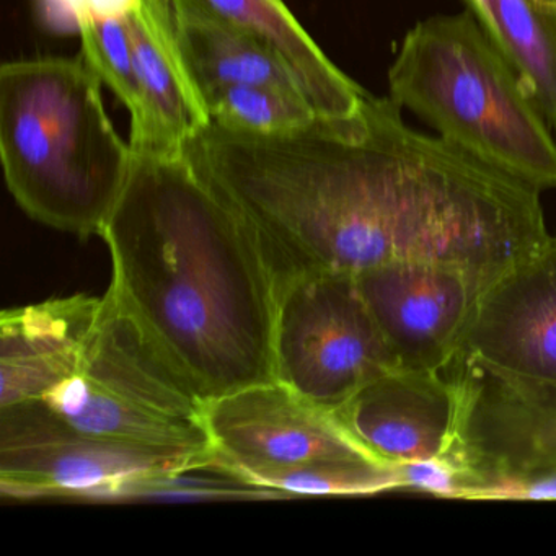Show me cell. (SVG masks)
<instances>
[{
	"label": "cell",
	"mask_w": 556,
	"mask_h": 556,
	"mask_svg": "<svg viewBox=\"0 0 556 556\" xmlns=\"http://www.w3.org/2000/svg\"><path fill=\"white\" fill-rule=\"evenodd\" d=\"M99 237L112 258L110 294L206 402L276 380L275 276L184 152H132Z\"/></svg>",
	"instance_id": "obj_1"
},
{
	"label": "cell",
	"mask_w": 556,
	"mask_h": 556,
	"mask_svg": "<svg viewBox=\"0 0 556 556\" xmlns=\"http://www.w3.org/2000/svg\"><path fill=\"white\" fill-rule=\"evenodd\" d=\"M102 80L79 58L12 61L0 70V157L18 206L38 223L99 236L132 164Z\"/></svg>",
	"instance_id": "obj_2"
},
{
	"label": "cell",
	"mask_w": 556,
	"mask_h": 556,
	"mask_svg": "<svg viewBox=\"0 0 556 556\" xmlns=\"http://www.w3.org/2000/svg\"><path fill=\"white\" fill-rule=\"evenodd\" d=\"M390 99L445 141L539 190L556 187V142L473 12L432 15L400 45Z\"/></svg>",
	"instance_id": "obj_3"
},
{
	"label": "cell",
	"mask_w": 556,
	"mask_h": 556,
	"mask_svg": "<svg viewBox=\"0 0 556 556\" xmlns=\"http://www.w3.org/2000/svg\"><path fill=\"white\" fill-rule=\"evenodd\" d=\"M43 402L105 441L159 454L216 455L206 400L109 291L76 370Z\"/></svg>",
	"instance_id": "obj_4"
},
{
	"label": "cell",
	"mask_w": 556,
	"mask_h": 556,
	"mask_svg": "<svg viewBox=\"0 0 556 556\" xmlns=\"http://www.w3.org/2000/svg\"><path fill=\"white\" fill-rule=\"evenodd\" d=\"M216 455H172L87 434L43 400L0 408V493L11 500L157 497L174 475Z\"/></svg>",
	"instance_id": "obj_5"
},
{
	"label": "cell",
	"mask_w": 556,
	"mask_h": 556,
	"mask_svg": "<svg viewBox=\"0 0 556 556\" xmlns=\"http://www.w3.org/2000/svg\"><path fill=\"white\" fill-rule=\"evenodd\" d=\"M273 357L278 382L328 412L400 367L350 273H308L278 289Z\"/></svg>",
	"instance_id": "obj_6"
},
{
	"label": "cell",
	"mask_w": 556,
	"mask_h": 556,
	"mask_svg": "<svg viewBox=\"0 0 556 556\" xmlns=\"http://www.w3.org/2000/svg\"><path fill=\"white\" fill-rule=\"evenodd\" d=\"M460 396L454 447L444 457L467 471L473 500L536 458H556V383L497 369L458 351L444 367Z\"/></svg>",
	"instance_id": "obj_7"
},
{
	"label": "cell",
	"mask_w": 556,
	"mask_h": 556,
	"mask_svg": "<svg viewBox=\"0 0 556 556\" xmlns=\"http://www.w3.org/2000/svg\"><path fill=\"white\" fill-rule=\"evenodd\" d=\"M493 276L452 262H392L356 275L400 367L442 370L460 350Z\"/></svg>",
	"instance_id": "obj_8"
},
{
	"label": "cell",
	"mask_w": 556,
	"mask_h": 556,
	"mask_svg": "<svg viewBox=\"0 0 556 556\" xmlns=\"http://www.w3.org/2000/svg\"><path fill=\"white\" fill-rule=\"evenodd\" d=\"M206 425L217 468L247 484L271 471L366 457L331 412L278 380L211 400Z\"/></svg>",
	"instance_id": "obj_9"
},
{
	"label": "cell",
	"mask_w": 556,
	"mask_h": 556,
	"mask_svg": "<svg viewBox=\"0 0 556 556\" xmlns=\"http://www.w3.org/2000/svg\"><path fill=\"white\" fill-rule=\"evenodd\" d=\"M331 415L367 458L395 468L451 452L460 396L444 370L396 367L361 387Z\"/></svg>",
	"instance_id": "obj_10"
},
{
	"label": "cell",
	"mask_w": 556,
	"mask_h": 556,
	"mask_svg": "<svg viewBox=\"0 0 556 556\" xmlns=\"http://www.w3.org/2000/svg\"><path fill=\"white\" fill-rule=\"evenodd\" d=\"M458 351L556 383V237L488 286Z\"/></svg>",
	"instance_id": "obj_11"
},
{
	"label": "cell",
	"mask_w": 556,
	"mask_h": 556,
	"mask_svg": "<svg viewBox=\"0 0 556 556\" xmlns=\"http://www.w3.org/2000/svg\"><path fill=\"white\" fill-rule=\"evenodd\" d=\"M125 24L141 93L129 146L135 154H181L185 141L210 125L211 118L185 63L172 2L139 0Z\"/></svg>",
	"instance_id": "obj_12"
},
{
	"label": "cell",
	"mask_w": 556,
	"mask_h": 556,
	"mask_svg": "<svg viewBox=\"0 0 556 556\" xmlns=\"http://www.w3.org/2000/svg\"><path fill=\"white\" fill-rule=\"evenodd\" d=\"M103 295L48 299L0 315V408L38 402L76 370Z\"/></svg>",
	"instance_id": "obj_13"
},
{
	"label": "cell",
	"mask_w": 556,
	"mask_h": 556,
	"mask_svg": "<svg viewBox=\"0 0 556 556\" xmlns=\"http://www.w3.org/2000/svg\"><path fill=\"white\" fill-rule=\"evenodd\" d=\"M185 63L201 96L232 84H260L305 96L288 64L262 40L203 0H170ZM308 100V99H307Z\"/></svg>",
	"instance_id": "obj_14"
},
{
	"label": "cell",
	"mask_w": 556,
	"mask_h": 556,
	"mask_svg": "<svg viewBox=\"0 0 556 556\" xmlns=\"http://www.w3.org/2000/svg\"><path fill=\"white\" fill-rule=\"evenodd\" d=\"M223 17L255 35L295 74L320 116H348L366 90L320 50L282 0H203Z\"/></svg>",
	"instance_id": "obj_15"
},
{
	"label": "cell",
	"mask_w": 556,
	"mask_h": 556,
	"mask_svg": "<svg viewBox=\"0 0 556 556\" xmlns=\"http://www.w3.org/2000/svg\"><path fill=\"white\" fill-rule=\"evenodd\" d=\"M470 11L556 126V0H478Z\"/></svg>",
	"instance_id": "obj_16"
},
{
	"label": "cell",
	"mask_w": 556,
	"mask_h": 556,
	"mask_svg": "<svg viewBox=\"0 0 556 556\" xmlns=\"http://www.w3.org/2000/svg\"><path fill=\"white\" fill-rule=\"evenodd\" d=\"M211 122L232 131L279 135L317 116L304 96L260 84H232L204 93Z\"/></svg>",
	"instance_id": "obj_17"
},
{
	"label": "cell",
	"mask_w": 556,
	"mask_h": 556,
	"mask_svg": "<svg viewBox=\"0 0 556 556\" xmlns=\"http://www.w3.org/2000/svg\"><path fill=\"white\" fill-rule=\"evenodd\" d=\"M252 486L273 496H330V494H370L400 490L395 468L376 464L366 457L315 462L305 467L258 475Z\"/></svg>",
	"instance_id": "obj_18"
},
{
	"label": "cell",
	"mask_w": 556,
	"mask_h": 556,
	"mask_svg": "<svg viewBox=\"0 0 556 556\" xmlns=\"http://www.w3.org/2000/svg\"><path fill=\"white\" fill-rule=\"evenodd\" d=\"M77 30L86 63L128 109L131 119L136 118L141 110V93L125 17H80Z\"/></svg>",
	"instance_id": "obj_19"
},
{
	"label": "cell",
	"mask_w": 556,
	"mask_h": 556,
	"mask_svg": "<svg viewBox=\"0 0 556 556\" xmlns=\"http://www.w3.org/2000/svg\"><path fill=\"white\" fill-rule=\"evenodd\" d=\"M400 490L422 491L442 497H473V480L447 457L412 462L395 467Z\"/></svg>",
	"instance_id": "obj_20"
},
{
	"label": "cell",
	"mask_w": 556,
	"mask_h": 556,
	"mask_svg": "<svg viewBox=\"0 0 556 556\" xmlns=\"http://www.w3.org/2000/svg\"><path fill=\"white\" fill-rule=\"evenodd\" d=\"M477 2L478 0H467L468 8H470V5L477 4Z\"/></svg>",
	"instance_id": "obj_21"
}]
</instances>
